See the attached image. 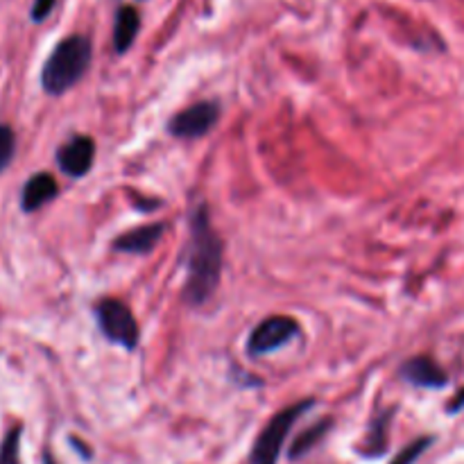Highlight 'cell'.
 Listing matches in <instances>:
<instances>
[{"label": "cell", "mask_w": 464, "mask_h": 464, "mask_svg": "<svg viewBox=\"0 0 464 464\" xmlns=\"http://www.w3.org/2000/svg\"><path fill=\"white\" fill-rule=\"evenodd\" d=\"M447 411L451 412V415H456V412L464 411V390H460V392L456 394V399H453V401L449 403V408H447Z\"/></svg>", "instance_id": "obj_18"}, {"label": "cell", "mask_w": 464, "mask_h": 464, "mask_svg": "<svg viewBox=\"0 0 464 464\" xmlns=\"http://www.w3.org/2000/svg\"><path fill=\"white\" fill-rule=\"evenodd\" d=\"M430 444H433V438H420V440H415V442L408 444V447L403 449V451L399 453L397 458H394L392 464H415L417 460H420L421 453H424L426 449L430 447Z\"/></svg>", "instance_id": "obj_16"}, {"label": "cell", "mask_w": 464, "mask_h": 464, "mask_svg": "<svg viewBox=\"0 0 464 464\" xmlns=\"http://www.w3.org/2000/svg\"><path fill=\"white\" fill-rule=\"evenodd\" d=\"M95 159V143L91 136H72L57 150V163L63 175L80 179L91 170Z\"/></svg>", "instance_id": "obj_7"}, {"label": "cell", "mask_w": 464, "mask_h": 464, "mask_svg": "<svg viewBox=\"0 0 464 464\" xmlns=\"http://www.w3.org/2000/svg\"><path fill=\"white\" fill-rule=\"evenodd\" d=\"M95 320L104 338L113 344H121L125 349H136L140 340L139 324H136L134 313L121 299H100L95 306Z\"/></svg>", "instance_id": "obj_4"}, {"label": "cell", "mask_w": 464, "mask_h": 464, "mask_svg": "<svg viewBox=\"0 0 464 464\" xmlns=\"http://www.w3.org/2000/svg\"><path fill=\"white\" fill-rule=\"evenodd\" d=\"M331 426H334V421L324 420V421H320V424L311 426V429H308V430H304V433L299 435L297 440H295L293 447H290V453H288L290 460H299V458L306 456V453L311 451V449H315L317 444L322 442V438H324V435L329 433Z\"/></svg>", "instance_id": "obj_12"}, {"label": "cell", "mask_w": 464, "mask_h": 464, "mask_svg": "<svg viewBox=\"0 0 464 464\" xmlns=\"http://www.w3.org/2000/svg\"><path fill=\"white\" fill-rule=\"evenodd\" d=\"M302 334V326L297 324V320L285 315H272L266 317L261 324L254 326V331L249 334L247 340V353L252 358L267 356V353L279 352L281 347H285L288 343H293L297 335Z\"/></svg>", "instance_id": "obj_5"}, {"label": "cell", "mask_w": 464, "mask_h": 464, "mask_svg": "<svg viewBox=\"0 0 464 464\" xmlns=\"http://www.w3.org/2000/svg\"><path fill=\"white\" fill-rule=\"evenodd\" d=\"M59 193V184L50 172H36L25 181L21 193V208L25 213L39 211L48 202H53Z\"/></svg>", "instance_id": "obj_9"}, {"label": "cell", "mask_w": 464, "mask_h": 464, "mask_svg": "<svg viewBox=\"0 0 464 464\" xmlns=\"http://www.w3.org/2000/svg\"><path fill=\"white\" fill-rule=\"evenodd\" d=\"M163 231H166V225H161V222L136 227V229L118 236L111 247L122 254H150L163 238Z\"/></svg>", "instance_id": "obj_10"}, {"label": "cell", "mask_w": 464, "mask_h": 464, "mask_svg": "<svg viewBox=\"0 0 464 464\" xmlns=\"http://www.w3.org/2000/svg\"><path fill=\"white\" fill-rule=\"evenodd\" d=\"M401 379L408 381L415 388H426V390H442L447 388L449 376L433 358L429 356H415L408 358L401 365Z\"/></svg>", "instance_id": "obj_8"}, {"label": "cell", "mask_w": 464, "mask_h": 464, "mask_svg": "<svg viewBox=\"0 0 464 464\" xmlns=\"http://www.w3.org/2000/svg\"><path fill=\"white\" fill-rule=\"evenodd\" d=\"M91 41L89 36L72 34L59 41L45 59L41 71V86L48 95H63L86 75L91 66Z\"/></svg>", "instance_id": "obj_2"}, {"label": "cell", "mask_w": 464, "mask_h": 464, "mask_svg": "<svg viewBox=\"0 0 464 464\" xmlns=\"http://www.w3.org/2000/svg\"><path fill=\"white\" fill-rule=\"evenodd\" d=\"M21 424L12 426L7 430V435L0 442V464H21Z\"/></svg>", "instance_id": "obj_14"}, {"label": "cell", "mask_w": 464, "mask_h": 464, "mask_svg": "<svg viewBox=\"0 0 464 464\" xmlns=\"http://www.w3.org/2000/svg\"><path fill=\"white\" fill-rule=\"evenodd\" d=\"M225 245L208 220L207 204H198L190 213V240L186 252L184 302L202 306L218 290L222 276Z\"/></svg>", "instance_id": "obj_1"}, {"label": "cell", "mask_w": 464, "mask_h": 464, "mask_svg": "<svg viewBox=\"0 0 464 464\" xmlns=\"http://www.w3.org/2000/svg\"><path fill=\"white\" fill-rule=\"evenodd\" d=\"M54 5H57V0H34V5L30 9V18L34 23H44L53 14Z\"/></svg>", "instance_id": "obj_17"}, {"label": "cell", "mask_w": 464, "mask_h": 464, "mask_svg": "<svg viewBox=\"0 0 464 464\" xmlns=\"http://www.w3.org/2000/svg\"><path fill=\"white\" fill-rule=\"evenodd\" d=\"M44 464H57V460L53 458V453H48V451L44 453Z\"/></svg>", "instance_id": "obj_19"}, {"label": "cell", "mask_w": 464, "mask_h": 464, "mask_svg": "<svg viewBox=\"0 0 464 464\" xmlns=\"http://www.w3.org/2000/svg\"><path fill=\"white\" fill-rule=\"evenodd\" d=\"M390 420H392V411H385L383 415L376 417L374 424H372L370 435H367L365 447H362V453H365V456L374 458V456H381V453L385 451V447H388L385 438H388Z\"/></svg>", "instance_id": "obj_13"}, {"label": "cell", "mask_w": 464, "mask_h": 464, "mask_svg": "<svg viewBox=\"0 0 464 464\" xmlns=\"http://www.w3.org/2000/svg\"><path fill=\"white\" fill-rule=\"evenodd\" d=\"M218 118H220L218 102L204 100V102L190 104L184 111L175 113L168 122V131L175 139H202L216 127Z\"/></svg>", "instance_id": "obj_6"}, {"label": "cell", "mask_w": 464, "mask_h": 464, "mask_svg": "<svg viewBox=\"0 0 464 464\" xmlns=\"http://www.w3.org/2000/svg\"><path fill=\"white\" fill-rule=\"evenodd\" d=\"M139 9L131 7V5H122L116 12V23H113V48H116V53L122 54L131 48L136 34H139Z\"/></svg>", "instance_id": "obj_11"}, {"label": "cell", "mask_w": 464, "mask_h": 464, "mask_svg": "<svg viewBox=\"0 0 464 464\" xmlns=\"http://www.w3.org/2000/svg\"><path fill=\"white\" fill-rule=\"evenodd\" d=\"M315 406V399H306V401H299L295 406L284 408L281 412H276L270 421H267L266 429L261 430V435L254 442L252 453H249V464H276L281 458V449H284L285 438L290 435L293 426L297 424L299 417L304 412H308Z\"/></svg>", "instance_id": "obj_3"}, {"label": "cell", "mask_w": 464, "mask_h": 464, "mask_svg": "<svg viewBox=\"0 0 464 464\" xmlns=\"http://www.w3.org/2000/svg\"><path fill=\"white\" fill-rule=\"evenodd\" d=\"M16 154V134L9 125H0V172L7 170Z\"/></svg>", "instance_id": "obj_15"}]
</instances>
